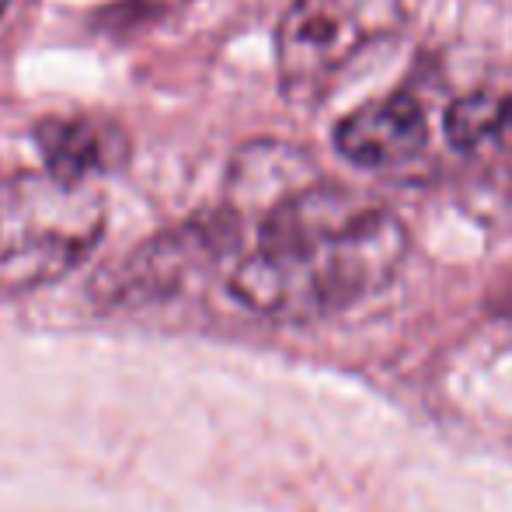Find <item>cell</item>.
Returning a JSON list of instances; mask_svg holds the SVG:
<instances>
[{
  "instance_id": "277c9868",
  "label": "cell",
  "mask_w": 512,
  "mask_h": 512,
  "mask_svg": "<svg viewBox=\"0 0 512 512\" xmlns=\"http://www.w3.org/2000/svg\"><path fill=\"white\" fill-rule=\"evenodd\" d=\"M237 241V220L234 216H209V220H192L168 234L154 237L147 248L133 251L119 272V300H157L168 293L182 290L192 276L213 265L230 244Z\"/></svg>"
},
{
  "instance_id": "5b68a950",
  "label": "cell",
  "mask_w": 512,
  "mask_h": 512,
  "mask_svg": "<svg viewBox=\"0 0 512 512\" xmlns=\"http://www.w3.org/2000/svg\"><path fill=\"white\" fill-rule=\"evenodd\" d=\"M429 143V119L408 91L349 112L335 126V147L356 168L391 171L415 161Z\"/></svg>"
},
{
  "instance_id": "7a4b0ae2",
  "label": "cell",
  "mask_w": 512,
  "mask_h": 512,
  "mask_svg": "<svg viewBox=\"0 0 512 512\" xmlns=\"http://www.w3.org/2000/svg\"><path fill=\"white\" fill-rule=\"evenodd\" d=\"M105 234V196L49 171L0 178V290L28 293L70 276Z\"/></svg>"
},
{
  "instance_id": "52a82bcc",
  "label": "cell",
  "mask_w": 512,
  "mask_h": 512,
  "mask_svg": "<svg viewBox=\"0 0 512 512\" xmlns=\"http://www.w3.org/2000/svg\"><path fill=\"white\" fill-rule=\"evenodd\" d=\"M446 140L474 161L512 157V91L481 88L446 108Z\"/></svg>"
},
{
  "instance_id": "6da1fadb",
  "label": "cell",
  "mask_w": 512,
  "mask_h": 512,
  "mask_svg": "<svg viewBox=\"0 0 512 512\" xmlns=\"http://www.w3.org/2000/svg\"><path fill=\"white\" fill-rule=\"evenodd\" d=\"M405 255L408 230L394 209L307 178L269 203L230 293L272 321H321L377 297Z\"/></svg>"
},
{
  "instance_id": "9c48e42d",
  "label": "cell",
  "mask_w": 512,
  "mask_h": 512,
  "mask_svg": "<svg viewBox=\"0 0 512 512\" xmlns=\"http://www.w3.org/2000/svg\"><path fill=\"white\" fill-rule=\"evenodd\" d=\"M11 7V0H0V18H4V11Z\"/></svg>"
},
{
  "instance_id": "8992f818",
  "label": "cell",
  "mask_w": 512,
  "mask_h": 512,
  "mask_svg": "<svg viewBox=\"0 0 512 512\" xmlns=\"http://www.w3.org/2000/svg\"><path fill=\"white\" fill-rule=\"evenodd\" d=\"M35 143L46 171L63 182H91L115 164L112 136L88 115H46L35 126Z\"/></svg>"
},
{
  "instance_id": "ba28073f",
  "label": "cell",
  "mask_w": 512,
  "mask_h": 512,
  "mask_svg": "<svg viewBox=\"0 0 512 512\" xmlns=\"http://www.w3.org/2000/svg\"><path fill=\"white\" fill-rule=\"evenodd\" d=\"M467 199H471V209L481 220H512V157L492 161L488 175L474 182Z\"/></svg>"
},
{
  "instance_id": "3957f363",
  "label": "cell",
  "mask_w": 512,
  "mask_h": 512,
  "mask_svg": "<svg viewBox=\"0 0 512 512\" xmlns=\"http://www.w3.org/2000/svg\"><path fill=\"white\" fill-rule=\"evenodd\" d=\"M405 25V0H293L276 32L283 95L321 102L349 63Z\"/></svg>"
}]
</instances>
